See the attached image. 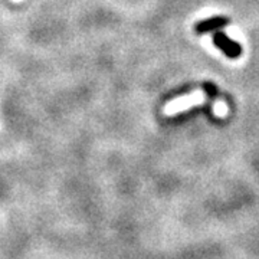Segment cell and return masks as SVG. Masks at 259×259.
Wrapping results in <instances>:
<instances>
[{
	"label": "cell",
	"instance_id": "cell-1",
	"mask_svg": "<svg viewBox=\"0 0 259 259\" xmlns=\"http://www.w3.org/2000/svg\"><path fill=\"white\" fill-rule=\"evenodd\" d=\"M206 102V94L203 91H196V93L190 94V95H186L180 100L170 102L168 105H166V114L171 115V114H176V112L185 111L189 107H194V105H200Z\"/></svg>",
	"mask_w": 259,
	"mask_h": 259
},
{
	"label": "cell",
	"instance_id": "cell-3",
	"mask_svg": "<svg viewBox=\"0 0 259 259\" xmlns=\"http://www.w3.org/2000/svg\"><path fill=\"white\" fill-rule=\"evenodd\" d=\"M213 112L218 117H225L228 114V105H226V102L216 101V104L213 105Z\"/></svg>",
	"mask_w": 259,
	"mask_h": 259
},
{
	"label": "cell",
	"instance_id": "cell-2",
	"mask_svg": "<svg viewBox=\"0 0 259 259\" xmlns=\"http://www.w3.org/2000/svg\"><path fill=\"white\" fill-rule=\"evenodd\" d=\"M216 44L222 48V49H225V52L229 56L239 55V47L235 45V44H232V42H226V39L223 37V35H218L216 36Z\"/></svg>",
	"mask_w": 259,
	"mask_h": 259
}]
</instances>
